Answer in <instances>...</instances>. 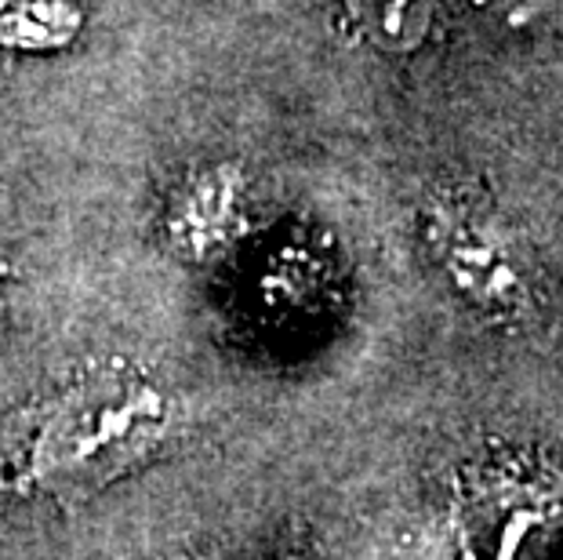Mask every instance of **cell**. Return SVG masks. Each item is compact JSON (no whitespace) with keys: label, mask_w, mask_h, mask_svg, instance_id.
<instances>
[{"label":"cell","mask_w":563,"mask_h":560,"mask_svg":"<svg viewBox=\"0 0 563 560\" xmlns=\"http://www.w3.org/2000/svg\"><path fill=\"white\" fill-rule=\"evenodd\" d=\"M172 426V404L146 378L102 372L41 411L19 455V481L63 503L88 498L142 462Z\"/></svg>","instance_id":"obj_1"},{"label":"cell","mask_w":563,"mask_h":560,"mask_svg":"<svg viewBox=\"0 0 563 560\" xmlns=\"http://www.w3.org/2000/svg\"><path fill=\"white\" fill-rule=\"evenodd\" d=\"M426 237L443 277L487 314H517L527 303V281L509 241L490 219L465 205H437Z\"/></svg>","instance_id":"obj_2"},{"label":"cell","mask_w":563,"mask_h":560,"mask_svg":"<svg viewBox=\"0 0 563 560\" xmlns=\"http://www.w3.org/2000/svg\"><path fill=\"white\" fill-rule=\"evenodd\" d=\"M361 33L386 55H411L433 30L437 0H350Z\"/></svg>","instance_id":"obj_3"},{"label":"cell","mask_w":563,"mask_h":560,"mask_svg":"<svg viewBox=\"0 0 563 560\" xmlns=\"http://www.w3.org/2000/svg\"><path fill=\"white\" fill-rule=\"evenodd\" d=\"M476 8H484L490 19L509 22V26H527L538 11V0H473Z\"/></svg>","instance_id":"obj_4"}]
</instances>
